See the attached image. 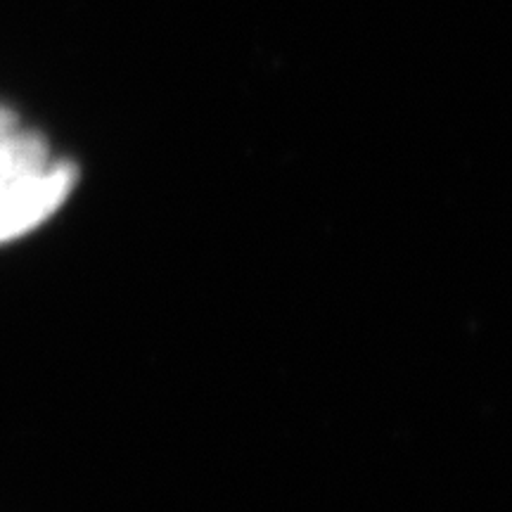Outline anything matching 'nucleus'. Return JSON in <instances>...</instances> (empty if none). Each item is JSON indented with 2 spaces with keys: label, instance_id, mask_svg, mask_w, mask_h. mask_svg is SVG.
<instances>
[{
  "label": "nucleus",
  "instance_id": "1",
  "mask_svg": "<svg viewBox=\"0 0 512 512\" xmlns=\"http://www.w3.org/2000/svg\"><path fill=\"white\" fill-rule=\"evenodd\" d=\"M76 176L79 174L72 164H60L48 174H38L0 195V242L27 233L53 214L72 190Z\"/></svg>",
  "mask_w": 512,
  "mask_h": 512
},
{
  "label": "nucleus",
  "instance_id": "2",
  "mask_svg": "<svg viewBox=\"0 0 512 512\" xmlns=\"http://www.w3.org/2000/svg\"><path fill=\"white\" fill-rule=\"evenodd\" d=\"M46 159L48 145L38 133L0 140V195L41 174Z\"/></svg>",
  "mask_w": 512,
  "mask_h": 512
},
{
  "label": "nucleus",
  "instance_id": "3",
  "mask_svg": "<svg viewBox=\"0 0 512 512\" xmlns=\"http://www.w3.org/2000/svg\"><path fill=\"white\" fill-rule=\"evenodd\" d=\"M12 124H15V117H12V112L5 110V107H0V140L8 136Z\"/></svg>",
  "mask_w": 512,
  "mask_h": 512
}]
</instances>
